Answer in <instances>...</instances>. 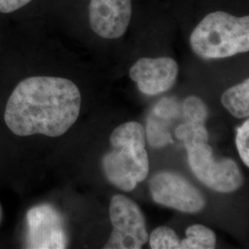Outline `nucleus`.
I'll return each instance as SVG.
<instances>
[{
  "label": "nucleus",
  "instance_id": "nucleus-1",
  "mask_svg": "<svg viewBox=\"0 0 249 249\" xmlns=\"http://www.w3.org/2000/svg\"><path fill=\"white\" fill-rule=\"evenodd\" d=\"M81 95L68 79L36 76L21 80L10 94L5 122L12 133L42 134L55 138L66 133L80 115Z\"/></svg>",
  "mask_w": 249,
  "mask_h": 249
},
{
  "label": "nucleus",
  "instance_id": "nucleus-2",
  "mask_svg": "<svg viewBox=\"0 0 249 249\" xmlns=\"http://www.w3.org/2000/svg\"><path fill=\"white\" fill-rule=\"evenodd\" d=\"M145 129L135 121L120 124L110 137L112 151L103 158L107 179L121 190L129 192L149 174L145 150Z\"/></svg>",
  "mask_w": 249,
  "mask_h": 249
},
{
  "label": "nucleus",
  "instance_id": "nucleus-3",
  "mask_svg": "<svg viewBox=\"0 0 249 249\" xmlns=\"http://www.w3.org/2000/svg\"><path fill=\"white\" fill-rule=\"evenodd\" d=\"M189 43L203 59H221L249 50V16L224 11L207 14L192 31Z\"/></svg>",
  "mask_w": 249,
  "mask_h": 249
},
{
  "label": "nucleus",
  "instance_id": "nucleus-4",
  "mask_svg": "<svg viewBox=\"0 0 249 249\" xmlns=\"http://www.w3.org/2000/svg\"><path fill=\"white\" fill-rule=\"evenodd\" d=\"M187 150L189 166L205 186L221 193H231L242 186L244 178L234 160L229 158L215 160L208 143Z\"/></svg>",
  "mask_w": 249,
  "mask_h": 249
},
{
  "label": "nucleus",
  "instance_id": "nucleus-5",
  "mask_svg": "<svg viewBox=\"0 0 249 249\" xmlns=\"http://www.w3.org/2000/svg\"><path fill=\"white\" fill-rule=\"evenodd\" d=\"M110 220L113 225L106 249H140L149 239L145 220L139 206L123 195L112 197Z\"/></svg>",
  "mask_w": 249,
  "mask_h": 249
},
{
  "label": "nucleus",
  "instance_id": "nucleus-6",
  "mask_svg": "<svg viewBox=\"0 0 249 249\" xmlns=\"http://www.w3.org/2000/svg\"><path fill=\"white\" fill-rule=\"evenodd\" d=\"M150 190L156 203L185 213H196L204 209L201 192L186 178L172 172H160L150 181Z\"/></svg>",
  "mask_w": 249,
  "mask_h": 249
},
{
  "label": "nucleus",
  "instance_id": "nucleus-7",
  "mask_svg": "<svg viewBox=\"0 0 249 249\" xmlns=\"http://www.w3.org/2000/svg\"><path fill=\"white\" fill-rule=\"evenodd\" d=\"M27 248L66 249L68 237L62 217L50 205H39L27 213Z\"/></svg>",
  "mask_w": 249,
  "mask_h": 249
},
{
  "label": "nucleus",
  "instance_id": "nucleus-8",
  "mask_svg": "<svg viewBox=\"0 0 249 249\" xmlns=\"http://www.w3.org/2000/svg\"><path fill=\"white\" fill-rule=\"evenodd\" d=\"M132 17V0H89V26L105 39L124 36Z\"/></svg>",
  "mask_w": 249,
  "mask_h": 249
},
{
  "label": "nucleus",
  "instance_id": "nucleus-9",
  "mask_svg": "<svg viewBox=\"0 0 249 249\" xmlns=\"http://www.w3.org/2000/svg\"><path fill=\"white\" fill-rule=\"evenodd\" d=\"M178 72V62L171 57H142L130 68L129 77L142 93L157 95L172 89Z\"/></svg>",
  "mask_w": 249,
  "mask_h": 249
},
{
  "label": "nucleus",
  "instance_id": "nucleus-10",
  "mask_svg": "<svg viewBox=\"0 0 249 249\" xmlns=\"http://www.w3.org/2000/svg\"><path fill=\"white\" fill-rule=\"evenodd\" d=\"M222 104L231 116L246 118L249 116V80L247 79L230 89L222 96Z\"/></svg>",
  "mask_w": 249,
  "mask_h": 249
},
{
  "label": "nucleus",
  "instance_id": "nucleus-11",
  "mask_svg": "<svg viewBox=\"0 0 249 249\" xmlns=\"http://www.w3.org/2000/svg\"><path fill=\"white\" fill-rule=\"evenodd\" d=\"M187 238L179 244L180 249H213L216 246L214 231L201 224L189 226L186 231Z\"/></svg>",
  "mask_w": 249,
  "mask_h": 249
},
{
  "label": "nucleus",
  "instance_id": "nucleus-12",
  "mask_svg": "<svg viewBox=\"0 0 249 249\" xmlns=\"http://www.w3.org/2000/svg\"><path fill=\"white\" fill-rule=\"evenodd\" d=\"M165 120L152 114L147 121V129L145 134L148 142L153 148H162L173 143L172 136L167 129Z\"/></svg>",
  "mask_w": 249,
  "mask_h": 249
},
{
  "label": "nucleus",
  "instance_id": "nucleus-13",
  "mask_svg": "<svg viewBox=\"0 0 249 249\" xmlns=\"http://www.w3.org/2000/svg\"><path fill=\"white\" fill-rule=\"evenodd\" d=\"M176 137L184 142L187 149L208 143L209 141V134L204 124L191 122L180 124L176 129Z\"/></svg>",
  "mask_w": 249,
  "mask_h": 249
},
{
  "label": "nucleus",
  "instance_id": "nucleus-14",
  "mask_svg": "<svg viewBox=\"0 0 249 249\" xmlns=\"http://www.w3.org/2000/svg\"><path fill=\"white\" fill-rule=\"evenodd\" d=\"M183 115L186 122L204 124L209 116V110L201 99L189 96L183 103Z\"/></svg>",
  "mask_w": 249,
  "mask_h": 249
},
{
  "label": "nucleus",
  "instance_id": "nucleus-15",
  "mask_svg": "<svg viewBox=\"0 0 249 249\" xmlns=\"http://www.w3.org/2000/svg\"><path fill=\"white\" fill-rule=\"evenodd\" d=\"M180 241L173 229L160 226L152 231L150 246L152 249H178Z\"/></svg>",
  "mask_w": 249,
  "mask_h": 249
},
{
  "label": "nucleus",
  "instance_id": "nucleus-16",
  "mask_svg": "<svg viewBox=\"0 0 249 249\" xmlns=\"http://www.w3.org/2000/svg\"><path fill=\"white\" fill-rule=\"evenodd\" d=\"M179 112V106L175 99L163 98L155 106L152 114L165 121H170L178 117Z\"/></svg>",
  "mask_w": 249,
  "mask_h": 249
},
{
  "label": "nucleus",
  "instance_id": "nucleus-17",
  "mask_svg": "<svg viewBox=\"0 0 249 249\" xmlns=\"http://www.w3.org/2000/svg\"><path fill=\"white\" fill-rule=\"evenodd\" d=\"M236 147L244 163L249 166V121L247 120L237 128Z\"/></svg>",
  "mask_w": 249,
  "mask_h": 249
},
{
  "label": "nucleus",
  "instance_id": "nucleus-18",
  "mask_svg": "<svg viewBox=\"0 0 249 249\" xmlns=\"http://www.w3.org/2000/svg\"><path fill=\"white\" fill-rule=\"evenodd\" d=\"M32 0H0V12L11 13L26 6Z\"/></svg>",
  "mask_w": 249,
  "mask_h": 249
},
{
  "label": "nucleus",
  "instance_id": "nucleus-19",
  "mask_svg": "<svg viewBox=\"0 0 249 249\" xmlns=\"http://www.w3.org/2000/svg\"><path fill=\"white\" fill-rule=\"evenodd\" d=\"M0 217H1V210H0Z\"/></svg>",
  "mask_w": 249,
  "mask_h": 249
}]
</instances>
